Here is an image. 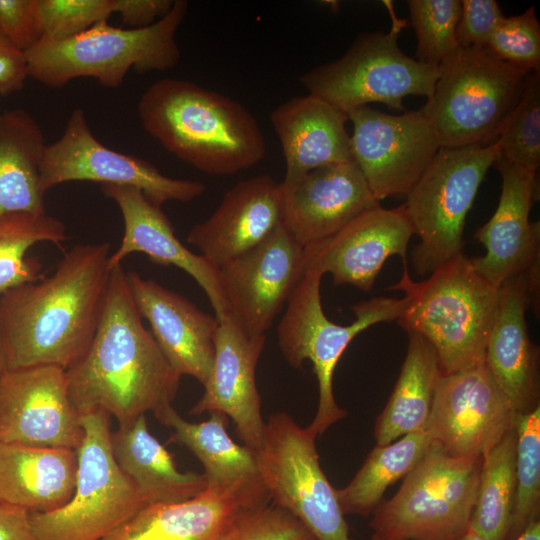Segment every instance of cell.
<instances>
[{
	"instance_id": "1",
	"label": "cell",
	"mask_w": 540,
	"mask_h": 540,
	"mask_svg": "<svg viewBox=\"0 0 540 540\" xmlns=\"http://www.w3.org/2000/svg\"><path fill=\"white\" fill-rule=\"evenodd\" d=\"M111 246L79 244L53 274L0 295V330L8 369L72 367L95 335L109 284Z\"/></svg>"
},
{
	"instance_id": "2",
	"label": "cell",
	"mask_w": 540,
	"mask_h": 540,
	"mask_svg": "<svg viewBox=\"0 0 540 540\" xmlns=\"http://www.w3.org/2000/svg\"><path fill=\"white\" fill-rule=\"evenodd\" d=\"M66 377L80 416L104 410L119 425L172 404L177 395L181 376L144 326L122 264L111 269L93 340Z\"/></svg>"
},
{
	"instance_id": "3",
	"label": "cell",
	"mask_w": 540,
	"mask_h": 540,
	"mask_svg": "<svg viewBox=\"0 0 540 540\" xmlns=\"http://www.w3.org/2000/svg\"><path fill=\"white\" fill-rule=\"evenodd\" d=\"M145 131L180 160L211 175H232L258 164L266 142L240 102L197 83L164 78L138 102Z\"/></svg>"
},
{
	"instance_id": "4",
	"label": "cell",
	"mask_w": 540,
	"mask_h": 540,
	"mask_svg": "<svg viewBox=\"0 0 540 540\" xmlns=\"http://www.w3.org/2000/svg\"><path fill=\"white\" fill-rule=\"evenodd\" d=\"M389 289L404 292L406 306L397 321L433 347L441 374L485 360L498 288L478 274L464 253L419 282L404 264L400 281Z\"/></svg>"
},
{
	"instance_id": "5",
	"label": "cell",
	"mask_w": 540,
	"mask_h": 540,
	"mask_svg": "<svg viewBox=\"0 0 540 540\" xmlns=\"http://www.w3.org/2000/svg\"><path fill=\"white\" fill-rule=\"evenodd\" d=\"M187 9V1L175 0L165 17L144 28H122L102 21L69 39L39 40L25 52L28 78L59 88L73 79L89 77L104 87L118 88L130 70H169L180 60L176 34Z\"/></svg>"
},
{
	"instance_id": "6",
	"label": "cell",
	"mask_w": 540,
	"mask_h": 540,
	"mask_svg": "<svg viewBox=\"0 0 540 540\" xmlns=\"http://www.w3.org/2000/svg\"><path fill=\"white\" fill-rule=\"evenodd\" d=\"M530 74L485 49L459 48L446 58L432 95L420 108L440 147L495 143Z\"/></svg>"
},
{
	"instance_id": "7",
	"label": "cell",
	"mask_w": 540,
	"mask_h": 540,
	"mask_svg": "<svg viewBox=\"0 0 540 540\" xmlns=\"http://www.w3.org/2000/svg\"><path fill=\"white\" fill-rule=\"evenodd\" d=\"M316 271L305 272L287 300L286 311L277 327V339L285 360L294 368L311 361L318 382V408L307 428L323 434L347 415L333 393V375L342 354L352 340L367 328L397 320L406 299L375 297L352 306L355 320L349 325L331 322L321 302V279Z\"/></svg>"
},
{
	"instance_id": "8",
	"label": "cell",
	"mask_w": 540,
	"mask_h": 540,
	"mask_svg": "<svg viewBox=\"0 0 540 540\" xmlns=\"http://www.w3.org/2000/svg\"><path fill=\"white\" fill-rule=\"evenodd\" d=\"M481 465L482 456L451 457L431 443L396 494L373 511V535L456 540L469 527Z\"/></svg>"
},
{
	"instance_id": "9",
	"label": "cell",
	"mask_w": 540,
	"mask_h": 540,
	"mask_svg": "<svg viewBox=\"0 0 540 540\" xmlns=\"http://www.w3.org/2000/svg\"><path fill=\"white\" fill-rule=\"evenodd\" d=\"M488 146L440 147L403 204L420 243L412 251L419 275L463 253L466 216L490 167L499 157Z\"/></svg>"
},
{
	"instance_id": "10",
	"label": "cell",
	"mask_w": 540,
	"mask_h": 540,
	"mask_svg": "<svg viewBox=\"0 0 540 540\" xmlns=\"http://www.w3.org/2000/svg\"><path fill=\"white\" fill-rule=\"evenodd\" d=\"M110 417L104 410L81 416L73 495L57 510L30 513L39 540H102L147 505L113 457Z\"/></svg>"
},
{
	"instance_id": "11",
	"label": "cell",
	"mask_w": 540,
	"mask_h": 540,
	"mask_svg": "<svg viewBox=\"0 0 540 540\" xmlns=\"http://www.w3.org/2000/svg\"><path fill=\"white\" fill-rule=\"evenodd\" d=\"M403 23L394 21L388 32L359 35L340 58L301 75V84L309 94L346 114L374 102L405 112L406 96L428 99L439 67L420 63L400 49L398 34Z\"/></svg>"
},
{
	"instance_id": "12",
	"label": "cell",
	"mask_w": 540,
	"mask_h": 540,
	"mask_svg": "<svg viewBox=\"0 0 540 540\" xmlns=\"http://www.w3.org/2000/svg\"><path fill=\"white\" fill-rule=\"evenodd\" d=\"M316 437L288 413L271 415L255 452L260 477L271 503L297 517L317 540H352L336 489L321 468Z\"/></svg>"
},
{
	"instance_id": "13",
	"label": "cell",
	"mask_w": 540,
	"mask_h": 540,
	"mask_svg": "<svg viewBox=\"0 0 540 540\" xmlns=\"http://www.w3.org/2000/svg\"><path fill=\"white\" fill-rule=\"evenodd\" d=\"M72 181L134 187L158 207L168 201L190 202L206 190L202 182L166 176L141 157L103 145L92 133L82 108L73 109L60 138L46 145L40 164V185L45 193Z\"/></svg>"
},
{
	"instance_id": "14",
	"label": "cell",
	"mask_w": 540,
	"mask_h": 540,
	"mask_svg": "<svg viewBox=\"0 0 540 540\" xmlns=\"http://www.w3.org/2000/svg\"><path fill=\"white\" fill-rule=\"evenodd\" d=\"M347 115L352 158L375 198L406 196L440 148L421 109L393 115L365 105Z\"/></svg>"
},
{
	"instance_id": "15",
	"label": "cell",
	"mask_w": 540,
	"mask_h": 540,
	"mask_svg": "<svg viewBox=\"0 0 540 540\" xmlns=\"http://www.w3.org/2000/svg\"><path fill=\"white\" fill-rule=\"evenodd\" d=\"M516 417L483 360L439 376L425 431L451 457H478L515 426Z\"/></svg>"
},
{
	"instance_id": "16",
	"label": "cell",
	"mask_w": 540,
	"mask_h": 540,
	"mask_svg": "<svg viewBox=\"0 0 540 540\" xmlns=\"http://www.w3.org/2000/svg\"><path fill=\"white\" fill-rule=\"evenodd\" d=\"M83 438L66 370L35 365L6 371L0 382V443L77 451Z\"/></svg>"
},
{
	"instance_id": "17",
	"label": "cell",
	"mask_w": 540,
	"mask_h": 540,
	"mask_svg": "<svg viewBox=\"0 0 540 540\" xmlns=\"http://www.w3.org/2000/svg\"><path fill=\"white\" fill-rule=\"evenodd\" d=\"M218 270L229 314L249 334L263 335L304 274L303 247L280 226Z\"/></svg>"
},
{
	"instance_id": "18",
	"label": "cell",
	"mask_w": 540,
	"mask_h": 540,
	"mask_svg": "<svg viewBox=\"0 0 540 540\" xmlns=\"http://www.w3.org/2000/svg\"><path fill=\"white\" fill-rule=\"evenodd\" d=\"M270 502L261 477L227 489L205 488L182 502L146 505L102 540H224Z\"/></svg>"
},
{
	"instance_id": "19",
	"label": "cell",
	"mask_w": 540,
	"mask_h": 540,
	"mask_svg": "<svg viewBox=\"0 0 540 540\" xmlns=\"http://www.w3.org/2000/svg\"><path fill=\"white\" fill-rule=\"evenodd\" d=\"M413 234L403 204L393 209L378 205L330 237L303 247L304 273H329L335 285L368 292L390 256L398 255L406 264Z\"/></svg>"
},
{
	"instance_id": "20",
	"label": "cell",
	"mask_w": 540,
	"mask_h": 540,
	"mask_svg": "<svg viewBox=\"0 0 540 540\" xmlns=\"http://www.w3.org/2000/svg\"><path fill=\"white\" fill-rule=\"evenodd\" d=\"M493 166L502 178L498 206L474 237L486 253L471 259L480 276L496 288L508 279L539 268L540 224L530 222L539 192L537 172L500 157Z\"/></svg>"
},
{
	"instance_id": "21",
	"label": "cell",
	"mask_w": 540,
	"mask_h": 540,
	"mask_svg": "<svg viewBox=\"0 0 540 540\" xmlns=\"http://www.w3.org/2000/svg\"><path fill=\"white\" fill-rule=\"evenodd\" d=\"M282 226L302 247L335 234L380 205L354 160L281 182Z\"/></svg>"
},
{
	"instance_id": "22",
	"label": "cell",
	"mask_w": 540,
	"mask_h": 540,
	"mask_svg": "<svg viewBox=\"0 0 540 540\" xmlns=\"http://www.w3.org/2000/svg\"><path fill=\"white\" fill-rule=\"evenodd\" d=\"M218 321L212 370L202 397L190 413L225 414L234 422L244 445L256 452L262 445L266 424L256 385V366L266 336L249 334L229 313Z\"/></svg>"
},
{
	"instance_id": "23",
	"label": "cell",
	"mask_w": 540,
	"mask_h": 540,
	"mask_svg": "<svg viewBox=\"0 0 540 540\" xmlns=\"http://www.w3.org/2000/svg\"><path fill=\"white\" fill-rule=\"evenodd\" d=\"M538 287L539 268L514 276L498 288L485 350V363L517 414L539 405V350L529 337L525 319Z\"/></svg>"
},
{
	"instance_id": "24",
	"label": "cell",
	"mask_w": 540,
	"mask_h": 540,
	"mask_svg": "<svg viewBox=\"0 0 540 540\" xmlns=\"http://www.w3.org/2000/svg\"><path fill=\"white\" fill-rule=\"evenodd\" d=\"M282 215L281 182L257 175L229 189L211 216L191 228L187 242L220 268L266 240L282 226Z\"/></svg>"
},
{
	"instance_id": "25",
	"label": "cell",
	"mask_w": 540,
	"mask_h": 540,
	"mask_svg": "<svg viewBox=\"0 0 540 540\" xmlns=\"http://www.w3.org/2000/svg\"><path fill=\"white\" fill-rule=\"evenodd\" d=\"M127 277L138 311L167 361L181 377L191 376L204 385L214 362L217 317L135 271Z\"/></svg>"
},
{
	"instance_id": "26",
	"label": "cell",
	"mask_w": 540,
	"mask_h": 540,
	"mask_svg": "<svg viewBox=\"0 0 540 540\" xmlns=\"http://www.w3.org/2000/svg\"><path fill=\"white\" fill-rule=\"evenodd\" d=\"M100 187L118 206L124 224L120 245L109 258L111 269L122 264L128 255L143 253L152 263L173 265L189 274L207 295L218 320L229 313L218 268L180 242L161 207L152 204L134 187L113 184Z\"/></svg>"
},
{
	"instance_id": "27",
	"label": "cell",
	"mask_w": 540,
	"mask_h": 540,
	"mask_svg": "<svg viewBox=\"0 0 540 540\" xmlns=\"http://www.w3.org/2000/svg\"><path fill=\"white\" fill-rule=\"evenodd\" d=\"M270 121L285 159L283 180L353 160L348 115L315 95L288 99L271 112Z\"/></svg>"
},
{
	"instance_id": "28",
	"label": "cell",
	"mask_w": 540,
	"mask_h": 540,
	"mask_svg": "<svg viewBox=\"0 0 540 540\" xmlns=\"http://www.w3.org/2000/svg\"><path fill=\"white\" fill-rule=\"evenodd\" d=\"M77 451L68 448L0 443V502L30 513H47L71 499Z\"/></svg>"
},
{
	"instance_id": "29",
	"label": "cell",
	"mask_w": 540,
	"mask_h": 540,
	"mask_svg": "<svg viewBox=\"0 0 540 540\" xmlns=\"http://www.w3.org/2000/svg\"><path fill=\"white\" fill-rule=\"evenodd\" d=\"M111 450L147 505L182 502L206 488L203 474L178 470L173 455L150 433L145 415L111 432Z\"/></svg>"
},
{
	"instance_id": "30",
	"label": "cell",
	"mask_w": 540,
	"mask_h": 540,
	"mask_svg": "<svg viewBox=\"0 0 540 540\" xmlns=\"http://www.w3.org/2000/svg\"><path fill=\"white\" fill-rule=\"evenodd\" d=\"M46 145L39 124L27 111L0 112V217L46 213L40 185Z\"/></svg>"
},
{
	"instance_id": "31",
	"label": "cell",
	"mask_w": 540,
	"mask_h": 540,
	"mask_svg": "<svg viewBox=\"0 0 540 540\" xmlns=\"http://www.w3.org/2000/svg\"><path fill=\"white\" fill-rule=\"evenodd\" d=\"M154 415L172 431L170 441L185 446L201 462L206 488L227 489L260 477L256 453L229 436L225 414L214 411L208 420L189 422L168 404Z\"/></svg>"
},
{
	"instance_id": "32",
	"label": "cell",
	"mask_w": 540,
	"mask_h": 540,
	"mask_svg": "<svg viewBox=\"0 0 540 540\" xmlns=\"http://www.w3.org/2000/svg\"><path fill=\"white\" fill-rule=\"evenodd\" d=\"M408 333V349L399 377L383 411L376 419V445L426 429L435 387L441 375L433 347L419 334Z\"/></svg>"
},
{
	"instance_id": "33",
	"label": "cell",
	"mask_w": 540,
	"mask_h": 540,
	"mask_svg": "<svg viewBox=\"0 0 540 540\" xmlns=\"http://www.w3.org/2000/svg\"><path fill=\"white\" fill-rule=\"evenodd\" d=\"M430 444L427 432L423 431L404 435L386 445H376L349 484L336 489L344 515H371L383 500L386 489L417 465Z\"/></svg>"
},
{
	"instance_id": "34",
	"label": "cell",
	"mask_w": 540,
	"mask_h": 540,
	"mask_svg": "<svg viewBox=\"0 0 540 540\" xmlns=\"http://www.w3.org/2000/svg\"><path fill=\"white\" fill-rule=\"evenodd\" d=\"M516 427L482 455L469 527L488 540H507L516 492Z\"/></svg>"
},
{
	"instance_id": "35",
	"label": "cell",
	"mask_w": 540,
	"mask_h": 540,
	"mask_svg": "<svg viewBox=\"0 0 540 540\" xmlns=\"http://www.w3.org/2000/svg\"><path fill=\"white\" fill-rule=\"evenodd\" d=\"M67 239L64 223L49 215L14 213L0 217V295L19 285L42 278L41 264L28 257L40 242L57 246Z\"/></svg>"
},
{
	"instance_id": "36",
	"label": "cell",
	"mask_w": 540,
	"mask_h": 540,
	"mask_svg": "<svg viewBox=\"0 0 540 540\" xmlns=\"http://www.w3.org/2000/svg\"><path fill=\"white\" fill-rule=\"evenodd\" d=\"M516 492L507 540H515L540 511V405L517 414Z\"/></svg>"
},
{
	"instance_id": "37",
	"label": "cell",
	"mask_w": 540,
	"mask_h": 540,
	"mask_svg": "<svg viewBox=\"0 0 540 540\" xmlns=\"http://www.w3.org/2000/svg\"><path fill=\"white\" fill-rule=\"evenodd\" d=\"M499 157L530 171L540 165V70L529 75L523 93L502 123Z\"/></svg>"
},
{
	"instance_id": "38",
	"label": "cell",
	"mask_w": 540,
	"mask_h": 540,
	"mask_svg": "<svg viewBox=\"0 0 540 540\" xmlns=\"http://www.w3.org/2000/svg\"><path fill=\"white\" fill-rule=\"evenodd\" d=\"M410 19L416 36V60L439 67L459 49L456 27L461 0H409Z\"/></svg>"
},
{
	"instance_id": "39",
	"label": "cell",
	"mask_w": 540,
	"mask_h": 540,
	"mask_svg": "<svg viewBox=\"0 0 540 540\" xmlns=\"http://www.w3.org/2000/svg\"><path fill=\"white\" fill-rule=\"evenodd\" d=\"M485 50L494 57L532 73L540 70V23L535 7L504 17Z\"/></svg>"
},
{
	"instance_id": "40",
	"label": "cell",
	"mask_w": 540,
	"mask_h": 540,
	"mask_svg": "<svg viewBox=\"0 0 540 540\" xmlns=\"http://www.w3.org/2000/svg\"><path fill=\"white\" fill-rule=\"evenodd\" d=\"M113 13V0H37L40 40L69 39Z\"/></svg>"
},
{
	"instance_id": "41",
	"label": "cell",
	"mask_w": 540,
	"mask_h": 540,
	"mask_svg": "<svg viewBox=\"0 0 540 540\" xmlns=\"http://www.w3.org/2000/svg\"><path fill=\"white\" fill-rule=\"evenodd\" d=\"M224 540H317L287 510L269 503L243 519Z\"/></svg>"
},
{
	"instance_id": "42",
	"label": "cell",
	"mask_w": 540,
	"mask_h": 540,
	"mask_svg": "<svg viewBox=\"0 0 540 540\" xmlns=\"http://www.w3.org/2000/svg\"><path fill=\"white\" fill-rule=\"evenodd\" d=\"M504 17L495 0H461L455 34L459 48L485 49Z\"/></svg>"
},
{
	"instance_id": "43",
	"label": "cell",
	"mask_w": 540,
	"mask_h": 540,
	"mask_svg": "<svg viewBox=\"0 0 540 540\" xmlns=\"http://www.w3.org/2000/svg\"><path fill=\"white\" fill-rule=\"evenodd\" d=\"M0 33L24 53L41 38L37 0H0Z\"/></svg>"
},
{
	"instance_id": "44",
	"label": "cell",
	"mask_w": 540,
	"mask_h": 540,
	"mask_svg": "<svg viewBox=\"0 0 540 540\" xmlns=\"http://www.w3.org/2000/svg\"><path fill=\"white\" fill-rule=\"evenodd\" d=\"M175 0H113L114 13L128 28H144L165 17Z\"/></svg>"
},
{
	"instance_id": "45",
	"label": "cell",
	"mask_w": 540,
	"mask_h": 540,
	"mask_svg": "<svg viewBox=\"0 0 540 540\" xmlns=\"http://www.w3.org/2000/svg\"><path fill=\"white\" fill-rule=\"evenodd\" d=\"M27 78L25 53L0 33V96L21 91Z\"/></svg>"
},
{
	"instance_id": "46",
	"label": "cell",
	"mask_w": 540,
	"mask_h": 540,
	"mask_svg": "<svg viewBox=\"0 0 540 540\" xmlns=\"http://www.w3.org/2000/svg\"><path fill=\"white\" fill-rule=\"evenodd\" d=\"M0 540H39L32 527L30 512L0 502Z\"/></svg>"
},
{
	"instance_id": "47",
	"label": "cell",
	"mask_w": 540,
	"mask_h": 540,
	"mask_svg": "<svg viewBox=\"0 0 540 540\" xmlns=\"http://www.w3.org/2000/svg\"><path fill=\"white\" fill-rule=\"evenodd\" d=\"M515 540H540V520L532 521Z\"/></svg>"
},
{
	"instance_id": "48",
	"label": "cell",
	"mask_w": 540,
	"mask_h": 540,
	"mask_svg": "<svg viewBox=\"0 0 540 540\" xmlns=\"http://www.w3.org/2000/svg\"><path fill=\"white\" fill-rule=\"evenodd\" d=\"M8 370L7 356L3 337L0 330V382Z\"/></svg>"
},
{
	"instance_id": "49",
	"label": "cell",
	"mask_w": 540,
	"mask_h": 540,
	"mask_svg": "<svg viewBox=\"0 0 540 540\" xmlns=\"http://www.w3.org/2000/svg\"><path fill=\"white\" fill-rule=\"evenodd\" d=\"M456 540H488L480 533L476 532L471 527H468L466 531L459 536Z\"/></svg>"
},
{
	"instance_id": "50",
	"label": "cell",
	"mask_w": 540,
	"mask_h": 540,
	"mask_svg": "<svg viewBox=\"0 0 540 540\" xmlns=\"http://www.w3.org/2000/svg\"><path fill=\"white\" fill-rule=\"evenodd\" d=\"M372 540H403V539H390V538H384V537L372 535Z\"/></svg>"
}]
</instances>
